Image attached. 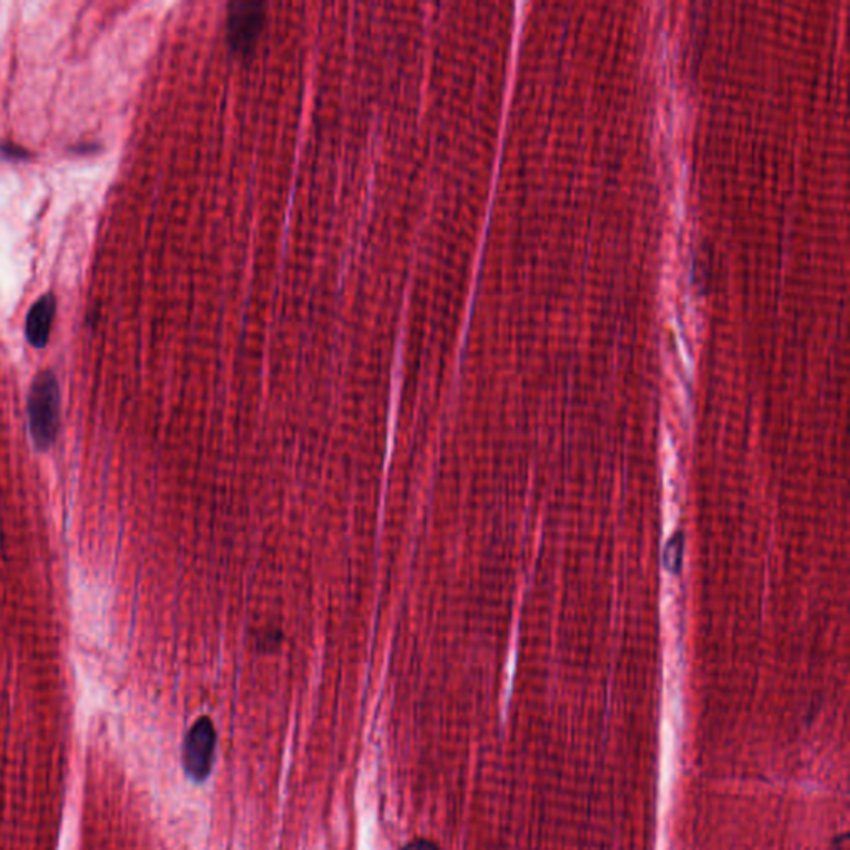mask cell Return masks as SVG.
I'll list each match as a JSON object with an SVG mask.
<instances>
[{
	"label": "cell",
	"mask_w": 850,
	"mask_h": 850,
	"mask_svg": "<svg viewBox=\"0 0 850 850\" xmlns=\"http://www.w3.org/2000/svg\"><path fill=\"white\" fill-rule=\"evenodd\" d=\"M29 430L35 449L49 450L59 437L60 389L59 382L50 371L37 374L27 401Z\"/></svg>",
	"instance_id": "1"
},
{
	"label": "cell",
	"mask_w": 850,
	"mask_h": 850,
	"mask_svg": "<svg viewBox=\"0 0 850 850\" xmlns=\"http://www.w3.org/2000/svg\"><path fill=\"white\" fill-rule=\"evenodd\" d=\"M216 729L210 718H200L186 734L183 743V769L195 782H203L211 772L215 757Z\"/></svg>",
	"instance_id": "2"
},
{
	"label": "cell",
	"mask_w": 850,
	"mask_h": 850,
	"mask_svg": "<svg viewBox=\"0 0 850 850\" xmlns=\"http://www.w3.org/2000/svg\"><path fill=\"white\" fill-rule=\"evenodd\" d=\"M266 12L261 2H235L230 5L226 17L228 42L238 54H246L255 47L263 29Z\"/></svg>",
	"instance_id": "3"
},
{
	"label": "cell",
	"mask_w": 850,
	"mask_h": 850,
	"mask_svg": "<svg viewBox=\"0 0 850 850\" xmlns=\"http://www.w3.org/2000/svg\"><path fill=\"white\" fill-rule=\"evenodd\" d=\"M55 314V298L45 294L30 309L25 323V336L34 347H44L50 337L52 319Z\"/></svg>",
	"instance_id": "4"
},
{
	"label": "cell",
	"mask_w": 850,
	"mask_h": 850,
	"mask_svg": "<svg viewBox=\"0 0 850 850\" xmlns=\"http://www.w3.org/2000/svg\"><path fill=\"white\" fill-rule=\"evenodd\" d=\"M401 850H439V847L434 842L427 841V839H419V841L409 842Z\"/></svg>",
	"instance_id": "5"
}]
</instances>
